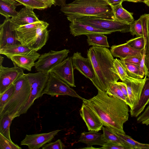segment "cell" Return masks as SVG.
I'll list each match as a JSON object with an SVG mask.
<instances>
[{
	"label": "cell",
	"mask_w": 149,
	"mask_h": 149,
	"mask_svg": "<svg viewBox=\"0 0 149 149\" xmlns=\"http://www.w3.org/2000/svg\"><path fill=\"white\" fill-rule=\"evenodd\" d=\"M97 90V95L89 99L84 98L83 103L96 114L103 126L115 132L125 134L123 125L128 120V105L122 99Z\"/></svg>",
	"instance_id": "6da1fadb"
},
{
	"label": "cell",
	"mask_w": 149,
	"mask_h": 149,
	"mask_svg": "<svg viewBox=\"0 0 149 149\" xmlns=\"http://www.w3.org/2000/svg\"><path fill=\"white\" fill-rule=\"evenodd\" d=\"M87 56L95 74L92 82L97 90L106 92L111 83L120 79L114 66L113 56L106 47L95 46L88 50Z\"/></svg>",
	"instance_id": "7a4b0ae2"
},
{
	"label": "cell",
	"mask_w": 149,
	"mask_h": 149,
	"mask_svg": "<svg viewBox=\"0 0 149 149\" xmlns=\"http://www.w3.org/2000/svg\"><path fill=\"white\" fill-rule=\"evenodd\" d=\"M61 11L70 22L78 17L86 16L116 20L107 0H74L61 7Z\"/></svg>",
	"instance_id": "3957f363"
},
{
	"label": "cell",
	"mask_w": 149,
	"mask_h": 149,
	"mask_svg": "<svg viewBox=\"0 0 149 149\" xmlns=\"http://www.w3.org/2000/svg\"><path fill=\"white\" fill-rule=\"evenodd\" d=\"M13 84L15 86L13 94L0 111V116L17 113L19 116L18 113L29 98L31 86L25 74L20 76Z\"/></svg>",
	"instance_id": "277c9868"
},
{
	"label": "cell",
	"mask_w": 149,
	"mask_h": 149,
	"mask_svg": "<svg viewBox=\"0 0 149 149\" xmlns=\"http://www.w3.org/2000/svg\"><path fill=\"white\" fill-rule=\"evenodd\" d=\"M31 86V92L26 103L18 113L20 115L26 113L33 104L35 100L42 97L46 86L49 73L38 72L25 74Z\"/></svg>",
	"instance_id": "5b68a950"
},
{
	"label": "cell",
	"mask_w": 149,
	"mask_h": 149,
	"mask_svg": "<svg viewBox=\"0 0 149 149\" xmlns=\"http://www.w3.org/2000/svg\"><path fill=\"white\" fill-rule=\"evenodd\" d=\"M75 20L99 29L110 31L113 33L119 32L122 33L130 32V24L116 20L110 19L95 17H79Z\"/></svg>",
	"instance_id": "8992f818"
},
{
	"label": "cell",
	"mask_w": 149,
	"mask_h": 149,
	"mask_svg": "<svg viewBox=\"0 0 149 149\" xmlns=\"http://www.w3.org/2000/svg\"><path fill=\"white\" fill-rule=\"evenodd\" d=\"M69 50L64 49L59 51L50 50L40 55L34 64L38 72L49 73L56 66L62 62L68 56Z\"/></svg>",
	"instance_id": "52a82bcc"
},
{
	"label": "cell",
	"mask_w": 149,
	"mask_h": 149,
	"mask_svg": "<svg viewBox=\"0 0 149 149\" xmlns=\"http://www.w3.org/2000/svg\"><path fill=\"white\" fill-rule=\"evenodd\" d=\"M70 86L50 71L49 73L48 79L43 93L53 96L66 95L77 97L82 100L84 99Z\"/></svg>",
	"instance_id": "ba28073f"
},
{
	"label": "cell",
	"mask_w": 149,
	"mask_h": 149,
	"mask_svg": "<svg viewBox=\"0 0 149 149\" xmlns=\"http://www.w3.org/2000/svg\"><path fill=\"white\" fill-rule=\"evenodd\" d=\"M49 25L46 22L40 20L19 26L16 29L17 40L24 46L28 47L35 40L38 33L47 28Z\"/></svg>",
	"instance_id": "9c48e42d"
},
{
	"label": "cell",
	"mask_w": 149,
	"mask_h": 149,
	"mask_svg": "<svg viewBox=\"0 0 149 149\" xmlns=\"http://www.w3.org/2000/svg\"><path fill=\"white\" fill-rule=\"evenodd\" d=\"M18 26L10 18L6 19L0 25V49L20 43L17 39L16 29Z\"/></svg>",
	"instance_id": "30bf717a"
},
{
	"label": "cell",
	"mask_w": 149,
	"mask_h": 149,
	"mask_svg": "<svg viewBox=\"0 0 149 149\" xmlns=\"http://www.w3.org/2000/svg\"><path fill=\"white\" fill-rule=\"evenodd\" d=\"M60 131L57 130L48 133L26 134L20 145L26 146L30 149H38L51 141Z\"/></svg>",
	"instance_id": "8fae6325"
},
{
	"label": "cell",
	"mask_w": 149,
	"mask_h": 149,
	"mask_svg": "<svg viewBox=\"0 0 149 149\" xmlns=\"http://www.w3.org/2000/svg\"><path fill=\"white\" fill-rule=\"evenodd\" d=\"M24 74L23 69L17 67L8 68L0 65V95Z\"/></svg>",
	"instance_id": "7c38bea8"
},
{
	"label": "cell",
	"mask_w": 149,
	"mask_h": 149,
	"mask_svg": "<svg viewBox=\"0 0 149 149\" xmlns=\"http://www.w3.org/2000/svg\"><path fill=\"white\" fill-rule=\"evenodd\" d=\"M72 57H69L53 68L51 71L70 86L75 87Z\"/></svg>",
	"instance_id": "4fadbf2b"
},
{
	"label": "cell",
	"mask_w": 149,
	"mask_h": 149,
	"mask_svg": "<svg viewBox=\"0 0 149 149\" xmlns=\"http://www.w3.org/2000/svg\"><path fill=\"white\" fill-rule=\"evenodd\" d=\"M147 76L139 79L130 77L123 82L126 85L129 98L132 109L139 102Z\"/></svg>",
	"instance_id": "5bb4252c"
},
{
	"label": "cell",
	"mask_w": 149,
	"mask_h": 149,
	"mask_svg": "<svg viewBox=\"0 0 149 149\" xmlns=\"http://www.w3.org/2000/svg\"><path fill=\"white\" fill-rule=\"evenodd\" d=\"M72 59L74 68L92 82L95 78V74L89 58L83 56L81 53L77 52L73 54Z\"/></svg>",
	"instance_id": "9a60e30c"
},
{
	"label": "cell",
	"mask_w": 149,
	"mask_h": 149,
	"mask_svg": "<svg viewBox=\"0 0 149 149\" xmlns=\"http://www.w3.org/2000/svg\"><path fill=\"white\" fill-rule=\"evenodd\" d=\"M40 55L37 52L32 50L27 53L12 56L9 59L12 61L14 66L31 71Z\"/></svg>",
	"instance_id": "2e32d148"
},
{
	"label": "cell",
	"mask_w": 149,
	"mask_h": 149,
	"mask_svg": "<svg viewBox=\"0 0 149 149\" xmlns=\"http://www.w3.org/2000/svg\"><path fill=\"white\" fill-rule=\"evenodd\" d=\"M80 114L89 131L98 132L102 129L103 125L102 122L93 111L83 103Z\"/></svg>",
	"instance_id": "e0dca14e"
},
{
	"label": "cell",
	"mask_w": 149,
	"mask_h": 149,
	"mask_svg": "<svg viewBox=\"0 0 149 149\" xmlns=\"http://www.w3.org/2000/svg\"><path fill=\"white\" fill-rule=\"evenodd\" d=\"M70 24L69 27L70 33L74 36L86 35L95 33L109 34L112 31L99 29L90 25L74 20Z\"/></svg>",
	"instance_id": "ac0fdd59"
},
{
	"label": "cell",
	"mask_w": 149,
	"mask_h": 149,
	"mask_svg": "<svg viewBox=\"0 0 149 149\" xmlns=\"http://www.w3.org/2000/svg\"><path fill=\"white\" fill-rule=\"evenodd\" d=\"M33 10V9L25 7L18 12L16 16L12 17L10 20L18 27L38 22L40 20Z\"/></svg>",
	"instance_id": "d6986e66"
},
{
	"label": "cell",
	"mask_w": 149,
	"mask_h": 149,
	"mask_svg": "<svg viewBox=\"0 0 149 149\" xmlns=\"http://www.w3.org/2000/svg\"><path fill=\"white\" fill-rule=\"evenodd\" d=\"M149 102V77H148L146 78L139 102L132 109L130 110L131 116L137 117L144 111Z\"/></svg>",
	"instance_id": "ffe728a7"
},
{
	"label": "cell",
	"mask_w": 149,
	"mask_h": 149,
	"mask_svg": "<svg viewBox=\"0 0 149 149\" xmlns=\"http://www.w3.org/2000/svg\"><path fill=\"white\" fill-rule=\"evenodd\" d=\"M78 142L85 143L88 146L97 145L102 146L107 143L103 134L92 131L82 132L81 134Z\"/></svg>",
	"instance_id": "44dd1931"
},
{
	"label": "cell",
	"mask_w": 149,
	"mask_h": 149,
	"mask_svg": "<svg viewBox=\"0 0 149 149\" xmlns=\"http://www.w3.org/2000/svg\"><path fill=\"white\" fill-rule=\"evenodd\" d=\"M143 50L135 49L126 42L119 45H112L110 50L113 57L119 58L120 59L142 53Z\"/></svg>",
	"instance_id": "7402d4cb"
},
{
	"label": "cell",
	"mask_w": 149,
	"mask_h": 149,
	"mask_svg": "<svg viewBox=\"0 0 149 149\" xmlns=\"http://www.w3.org/2000/svg\"><path fill=\"white\" fill-rule=\"evenodd\" d=\"M20 5V3L14 0H0V14L6 19L15 17L18 13L16 8Z\"/></svg>",
	"instance_id": "603a6c76"
},
{
	"label": "cell",
	"mask_w": 149,
	"mask_h": 149,
	"mask_svg": "<svg viewBox=\"0 0 149 149\" xmlns=\"http://www.w3.org/2000/svg\"><path fill=\"white\" fill-rule=\"evenodd\" d=\"M32 50L28 47L19 43L0 49V54L5 55L9 58L12 56L27 53Z\"/></svg>",
	"instance_id": "cb8c5ba5"
},
{
	"label": "cell",
	"mask_w": 149,
	"mask_h": 149,
	"mask_svg": "<svg viewBox=\"0 0 149 149\" xmlns=\"http://www.w3.org/2000/svg\"><path fill=\"white\" fill-rule=\"evenodd\" d=\"M111 8L116 20L129 24L134 21L133 16V13L125 9L123 7L122 4Z\"/></svg>",
	"instance_id": "d4e9b609"
},
{
	"label": "cell",
	"mask_w": 149,
	"mask_h": 149,
	"mask_svg": "<svg viewBox=\"0 0 149 149\" xmlns=\"http://www.w3.org/2000/svg\"><path fill=\"white\" fill-rule=\"evenodd\" d=\"M17 117L19 116L17 113L0 116V133L11 141L10 126L13 120Z\"/></svg>",
	"instance_id": "484cf974"
},
{
	"label": "cell",
	"mask_w": 149,
	"mask_h": 149,
	"mask_svg": "<svg viewBox=\"0 0 149 149\" xmlns=\"http://www.w3.org/2000/svg\"><path fill=\"white\" fill-rule=\"evenodd\" d=\"M49 36V31L47 28L43 29L38 33L35 40L28 47L37 52L45 45Z\"/></svg>",
	"instance_id": "4316f807"
},
{
	"label": "cell",
	"mask_w": 149,
	"mask_h": 149,
	"mask_svg": "<svg viewBox=\"0 0 149 149\" xmlns=\"http://www.w3.org/2000/svg\"><path fill=\"white\" fill-rule=\"evenodd\" d=\"M87 42L89 45L92 46H100L109 48L110 47L107 40V37L101 33H95L86 35Z\"/></svg>",
	"instance_id": "83f0119b"
},
{
	"label": "cell",
	"mask_w": 149,
	"mask_h": 149,
	"mask_svg": "<svg viewBox=\"0 0 149 149\" xmlns=\"http://www.w3.org/2000/svg\"><path fill=\"white\" fill-rule=\"evenodd\" d=\"M115 132L130 149H149V144L140 143L134 140L125 134Z\"/></svg>",
	"instance_id": "f1b7e54d"
},
{
	"label": "cell",
	"mask_w": 149,
	"mask_h": 149,
	"mask_svg": "<svg viewBox=\"0 0 149 149\" xmlns=\"http://www.w3.org/2000/svg\"><path fill=\"white\" fill-rule=\"evenodd\" d=\"M102 129L103 134L107 143H114L120 144L129 148L120 137L113 130L106 127H103Z\"/></svg>",
	"instance_id": "f546056e"
},
{
	"label": "cell",
	"mask_w": 149,
	"mask_h": 149,
	"mask_svg": "<svg viewBox=\"0 0 149 149\" xmlns=\"http://www.w3.org/2000/svg\"><path fill=\"white\" fill-rule=\"evenodd\" d=\"M121 60L129 76L136 79H143L140 75L139 65Z\"/></svg>",
	"instance_id": "4dcf8cb0"
},
{
	"label": "cell",
	"mask_w": 149,
	"mask_h": 149,
	"mask_svg": "<svg viewBox=\"0 0 149 149\" xmlns=\"http://www.w3.org/2000/svg\"><path fill=\"white\" fill-rule=\"evenodd\" d=\"M132 47L136 49L143 50L147 48V42L143 36L136 37L126 42Z\"/></svg>",
	"instance_id": "1f68e13d"
},
{
	"label": "cell",
	"mask_w": 149,
	"mask_h": 149,
	"mask_svg": "<svg viewBox=\"0 0 149 149\" xmlns=\"http://www.w3.org/2000/svg\"><path fill=\"white\" fill-rule=\"evenodd\" d=\"M25 7L32 9L43 10L48 8L42 2L38 0H14Z\"/></svg>",
	"instance_id": "d6a6232c"
},
{
	"label": "cell",
	"mask_w": 149,
	"mask_h": 149,
	"mask_svg": "<svg viewBox=\"0 0 149 149\" xmlns=\"http://www.w3.org/2000/svg\"><path fill=\"white\" fill-rule=\"evenodd\" d=\"M106 92L109 96H116L123 100L127 103L126 97L116 82L111 83Z\"/></svg>",
	"instance_id": "836d02e7"
},
{
	"label": "cell",
	"mask_w": 149,
	"mask_h": 149,
	"mask_svg": "<svg viewBox=\"0 0 149 149\" xmlns=\"http://www.w3.org/2000/svg\"><path fill=\"white\" fill-rule=\"evenodd\" d=\"M130 32L132 36L136 37L143 36V31L142 21L140 17L130 24Z\"/></svg>",
	"instance_id": "e575fe53"
},
{
	"label": "cell",
	"mask_w": 149,
	"mask_h": 149,
	"mask_svg": "<svg viewBox=\"0 0 149 149\" xmlns=\"http://www.w3.org/2000/svg\"><path fill=\"white\" fill-rule=\"evenodd\" d=\"M15 90V86L13 83L2 94L0 95V111L6 104L11 98Z\"/></svg>",
	"instance_id": "d590c367"
},
{
	"label": "cell",
	"mask_w": 149,
	"mask_h": 149,
	"mask_svg": "<svg viewBox=\"0 0 149 149\" xmlns=\"http://www.w3.org/2000/svg\"><path fill=\"white\" fill-rule=\"evenodd\" d=\"M113 64L114 67L120 79L123 82L130 77L123 65L121 60L114 59Z\"/></svg>",
	"instance_id": "8d00e7d4"
},
{
	"label": "cell",
	"mask_w": 149,
	"mask_h": 149,
	"mask_svg": "<svg viewBox=\"0 0 149 149\" xmlns=\"http://www.w3.org/2000/svg\"><path fill=\"white\" fill-rule=\"evenodd\" d=\"M22 148L0 133V149H21Z\"/></svg>",
	"instance_id": "74e56055"
},
{
	"label": "cell",
	"mask_w": 149,
	"mask_h": 149,
	"mask_svg": "<svg viewBox=\"0 0 149 149\" xmlns=\"http://www.w3.org/2000/svg\"><path fill=\"white\" fill-rule=\"evenodd\" d=\"M141 19L142 24L143 37L147 42V45L149 46V37L148 26L149 25V14H145L141 15L140 17Z\"/></svg>",
	"instance_id": "f35d334b"
},
{
	"label": "cell",
	"mask_w": 149,
	"mask_h": 149,
	"mask_svg": "<svg viewBox=\"0 0 149 149\" xmlns=\"http://www.w3.org/2000/svg\"><path fill=\"white\" fill-rule=\"evenodd\" d=\"M146 49V47L143 49L142 59L139 65L140 74L142 78H143L145 76H147V77H149V73L146 65L145 61Z\"/></svg>",
	"instance_id": "ab89813d"
},
{
	"label": "cell",
	"mask_w": 149,
	"mask_h": 149,
	"mask_svg": "<svg viewBox=\"0 0 149 149\" xmlns=\"http://www.w3.org/2000/svg\"><path fill=\"white\" fill-rule=\"evenodd\" d=\"M65 146L60 139L54 142L45 144L42 147L43 149H63Z\"/></svg>",
	"instance_id": "60d3db41"
},
{
	"label": "cell",
	"mask_w": 149,
	"mask_h": 149,
	"mask_svg": "<svg viewBox=\"0 0 149 149\" xmlns=\"http://www.w3.org/2000/svg\"><path fill=\"white\" fill-rule=\"evenodd\" d=\"M143 53L121 60L127 62L139 65L142 59Z\"/></svg>",
	"instance_id": "b9f144b4"
},
{
	"label": "cell",
	"mask_w": 149,
	"mask_h": 149,
	"mask_svg": "<svg viewBox=\"0 0 149 149\" xmlns=\"http://www.w3.org/2000/svg\"><path fill=\"white\" fill-rule=\"evenodd\" d=\"M118 86L120 88L123 93L126 97L127 99V104L130 108L131 104L130 101L126 84L123 82H116Z\"/></svg>",
	"instance_id": "7bdbcfd3"
},
{
	"label": "cell",
	"mask_w": 149,
	"mask_h": 149,
	"mask_svg": "<svg viewBox=\"0 0 149 149\" xmlns=\"http://www.w3.org/2000/svg\"><path fill=\"white\" fill-rule=\"evenodd\" d=\"M149 119V105L137 118V120L138 123L142 122Z\"/></svg>",
	"instance_id": "ee69618b"
},
{
	"label": "cell",
	"mask_w": 149,
	"mask_h": 149,
	"mask_svg": "<svg viewBox=\"0 0 149 149\" xmlns=\"http://www.w3.org/2000/svg\"><path fill=\"white\" fill-rule=\"evenodd\" d=\"M101 149H128V148L123 145L114 143H107L104 146L98 148Z\"/></svg>",
	"instance_id": "f6af8a7d"
},
{
	"label": "cell",
	"mask_w": 149,
	"mask_h": 149,
	"mask_svg": "<svg viewBox=\"0 0 149 149\" xmlns=\"http://www.w3.org/2000/svg\"><path fill=\"white\" fill-rule=\"evenodd\" d=\"M107 1L111 7L122 4L123 1V0H109Z\"/></svg>",
	"instance_id": "bcb514c9"
},
{
	"label": "cell",
	"mask_w": 149,
	"mask_h": 149,
	"mask_svg": "<svg viewBox=\"0 0 149 149\" xmlns=\"http://www.w3.org/2000/svg\"><path fill=\"white\" fill-rule=\"evenodd\" d=\"M42 2L48 7H50L52 5H55V0H38Z\"/></svg>",
	"instance_id": "7dc6e473"
},
{
	"label": "cell",
	"mask_w": 149,
	"mask_h": 149,
	"mask_svg": "<svg viewBox=\"0 0 149 149\" xmlns=\"http://www.w3.org/2000/svg\"><path fill=\"white\" fill-rule=\"evenodd\" d=\"M145 61L146 65L148 70L149 73V49H146L145 56Z\"/></svg>",
	"instance_id": "c3c4849f"
},
{
	"label": "cell",
	"mask_w": 149,
	"mask_h": 149,
	"mask_svg": "<svg viewBox=\"0 0 149 149\" xmlns=\"http://www.w3.org/2000/svg\"><path fill=\"white\" fill-rule=\"evenodd\" d=\"M123 1H127L134 3L143 2L149 7V0H123Z\"/></svg>",
	"instance_id": "681fc988"
},
{
	"label": "cell",
	"mask_w": 149,
	"mask_h": 149,
	"mask_svg": "<svg viewBox=\"0 0 149 149\" xmlns=\"http://www.w3.org/2000/svg\"><path fill=\"white\" fill-rule=\"evenodd\" d=\"M141 123L143 124H144L146 125H149V119L142 122Z\"/></svg>",
	"instance_id": "f907efd6"
},
{
	"label": "cell",
	"mask_w": 149,
	"mask_h": 149,
	"mask_svg": "<svg viewBox=\"0 0 149 149\" xmlns=\"http://www.w3.org/2000/svg\"><path fill=\"white\" fill-rule=\"evenodd\" d=\"M4 59V58L1 55L0 56V65H2V63Z\"/></svg>",
	"instance_id": "816d5d0a"
},
{
	"label": "cell",
	"mask_w": 149,
	"mask_h": 149,
	"mask_svg": "<svg viewBox=\"0 0 149 149\" xmlns=\"http://www.w3.org/2000/svg\"><path fill=\"white\" fill-rule=\"evenodd\" d=\"M148 32H149V25L148 26Z\"/></svg>",
	"instance_id": "f5cc1de1"
},
{
	"label": "cell",
	"mask_w": 149,
	"mask_h": 149,
	"mask_svg": "<svg viewBox=\"0 0 149 149\" xmlns=\"http://www.w3.org/2000/svg\"><path fill=\"white\" fill-rule=\"evenodd\" d=\"M107 0L108 1V0Z\"/></svg>",
	"instance_id": "db71d44e"
}]
</instances>
